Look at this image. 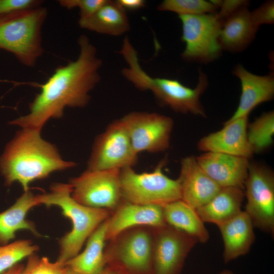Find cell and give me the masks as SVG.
<instances>
[{"label": "cell", "mask_w": 274, "mask_h": 274, "mask_svg": "<svg viewBox=\"0 0 274 274\" xmlns=\"http://www.w3.org/2000/svg\"><path fill=\"white\" fill-rule=\"evenodd\" d=\"M78 43L77 59L58 66L44 83L38 84L41 91L29 104L28 113L11 121L10 125L41 130L49 119L62 117L66 107L87 105L90 92L100 80L102 61L86 36L81 35Z\"/></svg>", "instance_id": "cell-1"}, {"label": "cell", "mask_w": 274, "mask_h": 274, "mask_svg": "<svg viewBox=\"0 0 274 274\" xmlns=\"http://www.w3.org/2000/svg\"><path fill=\"white\" fill-rule=\"evenodd\" d=\"M41 131L21 128L6 145L0 157V172L7 185L17 182L26 191L34 181L76 165L63 159L55 145L42 138Z\"/></svg>", "instance_id": "cell-2"}, {"label": "cell", "mask_w": 274, "mask_h": 274, "mask_svg": "<svg viewBox=\"0 0 274 274\" xmlns=\"http://www.w3.org/2000/svg\"><path fill=\"white\" fill-rule=\"evenodd\" d=\"M119 52L127 64L122 70V75L137 89L151 91L158 103L176 112L206 116L200 98L208 87V79L200 69L198 70L197 85L191 88L176 79L154 78L149 75L141 67L138 52L129 40L123 41Z\"/></svg>", "instance_id": "cell-3"}, {"label": "cell", "mask_w": 274, "mask_h": 274, "mask_svg": "<svg viewBox=\"0 0 274 274\" xmlns=\"http://www.w3.org/2000/svg\"><path fill=\"white\" fill-rule=\"evenodd\" d=\"M71 193L69 183H55L51 186L49 192L37 195L39 205L58 207L72 222L71 231L59 241V252L56 261L63 265L80 252L90 235L111 214L106 209L80 203L73 198Z\"/></svg>", "instance_id": "cell-4"}, {"label": "cell", "mask_w": 274, "mask_h": 274, "mask_svg": "<svg viewBox=\"0 0 274 274\" xmlns=\"http://www.w3.org/2000/svg\"><path fill=\"white\" fill-rule=\"evenodd\" d=\"M47 16L42 6L0 17V50L33 67L43 52L41 29Z\"/></svg>", "instance_id": "cell-5"}, {"label": "cell", "mask_w": 274, "mask_h": 274, "mask_svg": "<svg viewBox=\"0 0 274 274\" xmlns=\"http://www.w3.org/2000/svg\"><path fill=\"white\" fill-rule=\"evenodd\" d=\"M108 242L105 266L118 274H154L153 227H131Z\"/></svg>", "instance_id": "cell-6"}, {"label": "cell", "mask_w": 274, "mask_h": 274, "mask_svg": "<svg viewBox=\"0 0 274 274\" xmlns=\"http://www.w3.org/2000/svg\"><path fill=\"white\" fill-rule=\"evenodd\" d=\"M166 162L162 160L151 172L138 173L133 167L121 169L122 198L136 204L161 206L181 199L178 179L170 178L163 172Z\"/></svg>", "instance_id": "cell-7"}, {"label": "cell", "mask_w": 274, "mask_h": 274, "mask_svg": "<svg viewBox=\"0 0 274 274\" xmlns=\"http://www.w3.org/2000/svg\"><path fill=\"white\" fill-rule=\"evenodd\" d=\"M185 48L182 58L188 62L208 63L218 59L222 49L219 37L222 23L217 12L179 15Z\"/></svg>", "instance_id": "cell-8"}, {"label": "cell", "mask_w": 274, "mask_h": 274, "mask_svg": "<svg viewBox=\"0 0 274 274\" xmlns=\"http://www.w3.org/2000/svg\"><path fill=\"white\" fill-rule=\"evenodd\" d=\"M138 155L120 119L113 121L95 138L87 162L89 170H121L133 167Z\"/></svg>", "instance_id": "cell-9"}, {"label": "cell", "mask_w": 274, "mask_h": 274, "mask_svg": "<svg viewBox=\"0 0 274 274\" xmlns=\"http://www.w3.org/2000/svg\"><path fill=\"white\" fill-rule=\"evenodd\" d=\"M245 211L254 226L266 233H274V175L267 166L250 162L245 183Z\"/></svg>", "instance_id": "cell-10"}, {"label": "cell", "mask_w": 274, "mask_h": 274, "mask_svg": "<svg viewBox=\"0 0 274 274\" xmlns=\"http://www.w3.org/2000/svg\"><path fill=\"white\" fill-rule=\"evenodd\" d=\"M120 174L119 169H86L70 180L72 196L84 206L112 212L122 199Z\"/></svg>", "instance_id": "cell-11"}, {"label": "cell", "mask_w": 274, "mask_h": 274, "mask_svg": "<svg viewBox=\"0 0 274 274\" xmlns=\"http://www.w3.org/2000/svg\"><path fill=\"white\" fill-rule=\"evenodd\" d=\"M120 119L138 154L161 152L169 147L174 126L170 117L155 112L134 111Z\"/></svg>", "instance_id": "cell-12"}, {"label": "cell", "mask_w": 274, "mask_h": 274, "mask_svg": "<svg viewBox=\"0 0 274 274\" xmlns=\"http://www.w3.org/2000/svg\"><path fill=\"white\" fill-rule=\"evenodd\" d=\"M154 229V274H180L186 259L198 243L167 224Z\"/></svg>", "instance_id": "cell-13"}, {"label": "cell", "mask_w": 274, "mask_h": 274, "mask_svg": "<svg viewBox=\"0 0 274 274\" xmlns=\"http://www.w3.org/2000/svg\"><path fill=\"white\" fill-rule=\"evenodd\" d=\"M248 116L227 120L219 130L202 137L198 149L204 152L232 155L248 159L253 155L247 138Z\"/></svg>", "instance_id": "cell-14"}, {"label": "cell", "mask_w": 274, "mask_h": 274, "mask_svg": "<svg viewBox=\"0 0 274 274\" xmlns=\"http://www.w3.org/2000/svg\"><path fill=\"white\" fill-rule=\"evenodd\" d=\"M165 224L163 206L136 204L122 198L108 218L106 241L131 227L146 226L154 228Z\"/></svg>", "instance_id": "cell-15"}, {"label": "cell", "mask_w": 274, "mask_h": 274, "mask_svg": "<svg viewBox=\"0 0 274 274\" xmlns=\"http://www.w3.org/2000/svg\"><path fill=\"white\" fill-rule=\"evenodd\" d=\"M208 176L221 188L244 189L250 164L249 159L215 152H204L196 157Z\"/></svg>", "instance_id": "cell-16"}, {"label": "cell", "mask_w": 274, "mask_h": 274, "mask_svg": "<svg viewBox=\"0 0 274 274\" xmlns=\"http://www.w3.org/2000/svg\"><path fill=\"white\" fill-rule=\"evenodd\" d=\"M178 179L181 199L195 209L206 204L222 188L202 170L192 156L181 160Z\"/></svg>", "instance_id": "cell-17"}, {"label": "cell", "mask_w": 274, "mask_h": 274, "mask_svg": "<svg viewBox=\"0 0 274 274\" xmlns=\"http://www.w3.org/2000/svg\"><path fill=\"white\" fill-rule=\"evenodd\" d=\"M232 74L240 81L241 94L236 110L228 120L248 116L258 105L273 98V75H257L248 71L240 64L234 67Z\"/></svg>", "instance_id": "cell-18"}, {"label": "cell", "mask_w": 274, "mask_h": 274, "mask_svg": "<svg viewBox=\"0 0 274 274\" xmlns=\"http://www.w3.org/2000/svg\"><path fill=\"white\" fill-rule=\"evenodd\" d=\"M218 227L223 243V259L225 263L249 252L255 235L252 221L245 211Z\"/></svg>", "instance_id": "cell-19"}, {"label": "cell", "mask_w": 274, "mask_h": 274, "mask_svg": "<svg viewBox=\"0 0 274 274\" xmlns=\"http://www.w3.org/2000/svg\"><path fill=\"white\" fill-rule=\"evenodd\" d=\"M258 28L252 20L249 6L242 7L222 21L219 37L222 50H244L255 39Z\"/></svg>", "instance_id": "cell-20"}, {"label": "cell", "mask_w": 274, "mask_h": 274, "mask_svg": "<svg viewBox=\"0 0 274 274\" xmlns=\"http://www.w3.org/2000/svg\"><path fill=\"white\" fill-rule=\"evenodd\" d=\"M38 205L37 195L28 190L24 191L10 208L0 213L1 244H8L21 230H27L34 235L40 236L34 223L26 218L29 211Z\"/></svg>", "instance_id": "cell-21"}, {"label": "cell", "mask_w": 274, "mask_h": 274, "mask_svg": "<svg viewBox=\"0 0 274 274\" xmlns=\"http://www.w3.org/2000/svg\"><path fill=\"white\" fill-rule=\"evenodd\" d=\"M244 198L243 189L223 187L209 202L196 210L204 223H213L219 226L242 211Z\"/></svg>", "instance_id": "cell-22"}, {"label": "cell", "mask_w": 274, "mask_h": 274, "mask_svg": "<svg viewBox=\"0 0 274 274\" xmlns=\"http://www.w3.org/2000/svg\"><path fill=\"white\" fill-rule=\"evenodd\" d=\"M78 23L83 29L112 36L124 34L130 26L126 11L116 1L110 0L90 16L79 18Z\"/></svg>", "instance_id": "cell-23"}, {"label": "cell", "mask_w": 274, "mask_h": 274, "mask_svg": "<svg viewBox=\"0 0 274 274\" xmlns=\"http://www.w3.org/2000/svg\"><path fill=\"white\" fill-rule=\"evenodd\" d=\"M107 219L90 235L84 250L70 259L66 266L78 274H97L105 266Z\"/></svg>", "instance_id": "cell-24"}, {"label": "cell", "mask_w": 274, "mask_h": 274, "mask_svg": "<svg viewBox=\"0 0 274 274\" xmlns=\"http://www.w3.org/2000/svg\"><path fill=\"white\" fill-rule=\"evenodd\" d=\"M163 212L167 225L191 236L198 242L206 243L208 241L209 233L196 209L182 199L163 206Z\"/></svg>", "instance_id": "cell-25"}, {"label": "cell", "mask_w": 274, "mask_h": 274, "mask_svg": "<svg viewBox=\"0 0 274 274\" xmlns=\"http://www.w3.org/2000/svg\"><path fill=\"white\" fill-rule=\"evenodd\" d=\"M274 134V112L263 113L248 124L247 138L253 153L263 152L273 143Z\"/></svg>", "instance_id": "cell-26"}, {"label": "cell", "mask_w": 274, "mask_h": 274, "mask_svg": "<svg viewBox=\"0 0 274 274\" xmlns=\"http://www.w3.org/2000/svg\"><path fill=\"white\" fill-rule=\"evenodd\" d=\"M38 246L28 239H20L0 246V274L26 257L35 254Z\"/></svg>", "instance_id": "cell-27"}, {"label": "cell", "mask_w": 274, "mask_h": 274, "mask_svg": "<svg viewBox=\"0 0 274 274\" xmlns=\"http://www.w3.org/2000/svg\"><path fill=\"white\" fill-rule=\"evenodd\" d=\"M160 11H169L178 15L215 13L218 9L210 1L204 0H164L157 8Z\"/></svg>", "instance_id": "cell-28"}, {"label": "cell", "mask_w": 274, "mask_h": 274, "mask_svg": "<svg viewBox=\"0 0 274 274\" xmlns=\"http://www.w3.org/2000/svg\"><path fill=\"white\" fill-rule=\"evenodd\" d=\"M66 266L56 261L52 262L47 257L39 258L34 254L28 257L24 267L27 274H64Z\"/></svg>", "instance_id": "cell-29"}, {"label": "cell", "mask_w": 274, "mask_h": 274, "mask_svg": "<svg viewBox=\"0 0 274 274\" xmlns=\"http://www.w3.org/2000/svg\"><path fill=\"white\" fill-rule=\"evenodd\" d=\"M107 0H59V5L68 10L78 8L80 19L87 18L95 13Z\"/></svg>", "instance_id": "cell-30"}, {"label": "cell", "mask_w": 274, "mask_h": 274, "mask_svg": "<svg viewBox=\"0 0 274 274\" xmlns=\"http://www.w3.org/2000/svg\"><path fill=\"white\" fill-rule=\"evenodd\" d=\"M40 0H0V17L41 6Z\"/></svg>", "instance_id": "cell-31"}, {"label": "cell", "mask_w": 274, "mask_h": 274, "mask_svg": "<svg viewBox=\"0 0 274 274\" xmlns=\"http://www.w3.org/2000/svg\"><path fill=\"white\" fill-rule=\"evenodd\" d=\"M252 20L254 24L259 27L262 24L274 23V2L268 1L255 10L251 12Z\"/></svg>", "instance_id": "cell-32"}, {"label": "cell", "mask_w": 274, "mask_h": 274, "mask_svg": "<svg viewBox=\"0 0 274 274\" xmlns=\"http://www.w3.org/2000/svg\"><path fill=\"white\" fill-rule=\"evenodd\" d=\"M219 11L217 14L223 21L242 7L249 6V2L245 0H214L210 1Z\"/></svg>", "instance_id": "cell-33"}, {"label": "cell", "mask_w": 274, "mask_h": 274, "mask_svg": "<svg viewBox=\"0 0 274 274\" xmlns=\"http://www.w3.org/2000/svg\"><path fill=\"white\" fill-rule=\"evenodd\" d=\"M116 2L126 11L137 10L146 6L144 0H117Z\"/></svg>", "instance_id": "cell-34"}, {"label": "cell", "mask_w": 274, "mask_h": 274, "mask_svg": "<svg viewBox=\"0 0 274 274\" xmlns=\"http://www.w3.org/2000/svg\"><path fill=\"white\" fill-rule=\"evenodd\" d=\"M2 274H27L24 270V267L17 264Z\"/></svg>", "instance_id": "cell-35"}, {"label": "cell", "mask_w": 274, "mask_h": 274, "mask_svg": "<svg viewBox=\"0 0 274 274\" xmlns=\"http://www.w3.org/2000/svg\"><path fill=\"white\" fill-rule=\"evenodd\" d=\"M97 274H118L110 268L105 266Z\"/></svg>", "instance_id": "cell-36"}, {"label": "cell", "mask_w": 274, "mask_h": 274, "mask_svg": "<svg viewBox=\"0 0 274 274\" xmlns=\"http://www.w3.org/2000/svg\"><path fill=\"white\" fill-rule=\"evenodd\" d=\"M219 274H234L233 272L228 269H225L221 271Z\"/></svg>", "instance_id": "cell-37"}, {"label": "cell", "mask_w": 274, "mask_h": 274, "mask_svg": "<svg viewBox=\"0 0 274 274\" xmlns=\"http://www.w3.org/2000/svg\"><path fill=\"white\" fill-rule=\"evenodd\" d=\"M64 274H78L66 266V269Z\"/></svg>", "instance_id": "cell-38"}]
</instances>
